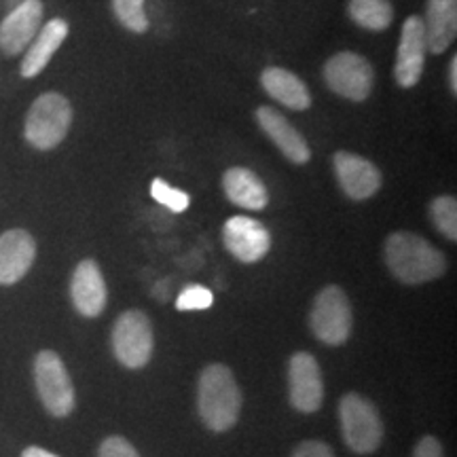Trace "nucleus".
I'll list each match as a JSON object with an SVG mask.
<instances>
[{
	"mask_svg": "<svg viewBox=\"0 0 457 457\" xmlns=\"http://www.w3.org/2000/svg\"><path fill=\"white\" fill-rule=\"evenodd\" d=\"M212 303H214L212 290H208L205 286L191 284L180 293L179 301H176V307H179L180 312H197V310H208V307H212Z\"/></svg>",
	"mask_w": 457,
	"mask_h": 457,
	"instance_id": "393cba45",
	"label": "nucleus"
},
{
	"mask_svg": "<svg viewBox=\"0 0 457 457\" xmlns=\"http://www.w3.org/2000/svg\"><path fill=\"white\" fill-rule=\"evenodd\" d=\"M347 13L364 30L381 32L392 26L394 7L390 0H350Z\"/></svg>",
	"mask_w": 457,
	"mask_h": 457,
	"instance_id": "412c9836",
	"label": "nucleus"
},
{
	"mask_svg": "<svg viewBox=\"0 0 457 457\" xmlns=\"http://www.w3.org/2000/svg\"><path fill=\"white\" fill-rule=\"evenodd\" d=\"M290 404L301 413H316L324 400V381L318 360L307 352H296L288 367Z\"/></svg>",
	"mask_w": 457,
	"mask_h": 457,
	"instance_id": "1a4fd4ad",
	"label": "nucleus"
},
{
	"mask_svg": "<svg viewBox=\"0 0 457 457\" xmlns=\"http://www.w3.org/2000/svg\"><path fill=\"white\" fill-rule=\"evenodd\" d=\"M343 441L356 453H373L384 438V424L373 403L360 394H345L339 403Z\"/></svg>",
	"mask_w": 457,
	"mask_h": 457,
	"instance_id": "20e7f679",
	"label": "nucleus"
},
{
	"mask_svg": "<svg viewBox=\"0 0 457 457\" xmlns=\"http://www.w3.org/2000/svg\"><path fill=\"white\" fill-rule=\"evenodd\" d=\"M449 87L453 94H457V57L451 60V66H449Z\"/></svg>",
	"mask_w": 457,
	"mask_h": 457,
	"instance_id": "c756f323",
	"label": "nucleus"
},
{
	"mask_svg": "<svg viewBox=\"0 0 457 457\" xmlns=\"http://www.w3.org/2000/svg\"><path fill=\"white\" fill-rule=\"evenodd\" d=\"M225 248L242 262H256L265 259L271 248V236L267 227L248 216H231L222 227Z\"/></svg>",
	"mask_w": 457,
	"mask_h": 457,
	"instance_id": "9b49d317",
	"label": "nucleus"
},
{
	"mask_svg": "<svg viewBox=\"0 0 457 457\" xmlns=\"http://www.w3.org/2000/svg\"><path fill=\"white\" fill-rule=\"evenodd\" d=\"M34 381L45 409L54 417H66L74 409V387L71 375L55 352L45 350L34 360Z\"/></svg>",
	"mask_w": 457,
	"mask_h": 457,
	"instance_id": "423d86ee",
	"label": "nucleus"
},
{
	"mask_svg": "<svg viewBox=\"0 0 457 457\" xmlns=\"http://www.w3.org/2000/svg\"><path fill=\"white\" fill-rule=\"evenodd\" d=\"M295 457H335L328 445L320 441H305L295 451Z\"/></svg>",
	"mask_w": 457,
	"mask_h": 457,
	"instance_id": "bb28decb",
	"label": "nucleus"
},
{
	"mask_svg": "<svg viewBox=\"0 0 457 457\" xmlns=\"http://www.w3.org/2000/svg\"><path fill=\"white\" fill-rule=\"evenodd\" d=\"M222 188L228 202H233L239 208L261 212L267 208L270 195L262 180L248 168H228L222 176Z\"/></svg>",
	"mask_w": 457,
	"mask_h": 457,
	"instance_id": "a211bd4d",
	"label": "nucleus"
},
{
	"mask_svg": "<svg viewBox=\"0 0 457 457\" xmlns=\"http://www.w3.org/2000/svg\"><path fill=\"white\" fill-rule=\"evenodd\" d=\"M37 242L24 228H11L0 236V286L20 282L30 271Z\"/></svg>",
	"mask_w": 457,
	"mask_h": 457,
	"instance_id": "2eb2a0df",
	"label": "nucleus"
},
{
	"mask_svg": "<svg viewBox=\"0 0 457 457\" xmlns=\"http://www.w3.org/2000/svg\"><path fill=\"white\" fill-rule=\"evenodd\" d=\"M333 163L343 193L353 202H364V199L373 197L379 191L381 171L369 159L353 155L350 151H339Z\"/></svg>",
	"mask_w": 457,
	"mask_h": 457,
	"instance_id": "ddd939ff",
	"label": "nucleus"
},
{
	"mask_svg": "<svg viewBox=\"0 0 457 457\" xmlns=\"http://www.w3.org/2000/svg\"><path fill=\"white\" fill-rule=\"evenodd\" d=\"M386 262L403 284H424L447 271V259L421 236L409 231L392 233L386 242Z\"/></svg>",
	"mask_w": 457,
	"mask_h": 457,
	"instance_id": "f257e3e1",
	"label": "nucleus"
},
{
	"mask_svg": "<svg viewBox=\"0 0 457 457\" xmlns=\"http://www.w3.org/2000/svg\"><path fill=\"white\" fill-rule=\"evenodd\" d=\"M428 55V43H426V30L424 20L420 15L407 17L403 24V34H400L398 55H396V68H394V77L400 87L409 89L420 83L421 72L426 66Z\"/></svg>",
	"mask_w": 457,
	"mask_h": 457,
	"instance_id": "9d476101",
	"label": "nucleus"
},
{
	"mask_svg": "<svg viewBox=\"0 0 457 457\" xmlns=\"http://www.w3.org/2000/svg\"><path fill=\"white\" fill-rule=\"evenodd\" d=\"M21 457H57V455L41 447H28L24 453H21Z\"/></svg>",
	"mask_w": 457,
	"mask_h": 457,
	"instance_id": "c85d7f7f",
	"label": "nucleus"
},
{
	"mask_svg": "<svg viewBox=\"0 0 457 457\" xmlns=\"http://www.w3.org/2000/svg\"><path fill=\"white\" fill-rule=\"evenodd\" d=\"M98 457H140L134 445L125 441L123 436H108L104 443L100 445Z\"/></svg>",
	"mask_w": 457,
	"mask_h": 457,
	"instance_id": "a878e982",
	"label": "nucleus"
},
{
	"mask_svg": "<svg viewBox=\"0 0 457 457\" xmlns=\"http://www.w3.org/2000/svg\"><path fill=\"white\" fill-rule=\"evenodd\" d=\"M43 21L41 0H21L17 7L0 21V51L4 55L21 54L34 41Z\"/></svg>",
	"mask_w": 457,
	"mask_h": 457,
	"instance_id": "f8f14e48",
	"label": "nucleus"
},
{
	"mask_svg": "<svg viewBox=\"0 0 457 457\" xmlns=\"http://www.w3.org/2000/svg\"><path fill=\"white\" fill-rule=\"evenodd\" d=\"M71 296L77 312L85 318H96L104 312L108 293L98 262L89 259L79 262L72 273Z\"/></svg>",
	"mask_w": 457,
	"mask_h": 457,
	"instance_id": "4468645a",
	"label": "nucleus"
},
{
	"mask_svg": "<svg viewBox=\"0 0 457 457\" xmlns=\"http://www.w3.org/2000/svg\"><path fill=\"white\" fill-rule=\"evenodd\" d=\"M430 214L434 225L445 237H449L451 242L457 239V202L451 195L436 197L430 205Z\"/></svg>",
	"mask_w": 457,
	"mask_h": 457,
	"instance_id": "4be33fe9",
	"label": "nucleus"
},
{
	"mask_svg": "<svg viewBox=\"0 0 457 457\" xmlns=\"http://www.w3.org/2000/svg\"><path fill=\"white\" fill-rule=\"evenodd\" d=\"M68 37V24L64 20H51L43 26V30H38L37 37L28 49V54L21 62V77L32 79L37 74H41L47 68L49 60L54 54L60 49V45L64 43Z\"/></svg>",
	"mask_w": 457,
	"mask_h": 457,
	"instance_id": "aec40b11",
	"label": "nucleus"
},
{
	"mask_svg": "<svg viewBox=\"0 0 457 457\" xmlns=\"http://www.w3.org/2000/svg\"><path fill=\"white\" fill-rule=\"evenodd\" d=\"M72 123V106L62 94L49 91L34 100L26 117L24 136L38 151H51L66 138Z\"/></svg>",
	"mask_w": 457,
	"mask_h": 457,
	"instance_id": "7ed1b4c3",
	"label": "nucleus"
},
{
	"mask_svg": "<svg viewBox=\"0 0 457 457\" xmlns=\"http://www.w3.org/2000/svg\"><path fill=\"white\" fill-rule=\"evenodd\" d=\"M424 30L428 51L445 54L457 37V0H428Z\"/></svg>",
	"mask_w": 457,
	"mask_h": 457,
	"instance_id": "f3484780",
	"label": "nucleus"
},
{
	"mask_svg": "<svg viewBox=\"0 0 457 457\" xmlns=\"http://www.w3.org/2000/svg\"><path fill=\"white\" fill-rule=\"evenodd\" d=\"M313 335L327 345H341L352 335V305L339 286H327L316 296L310 316Z\"/></svg>",
	"mask_w": 457,
	"mask_h": 457,
	"instance_id": "39448f33",
	"label": "nucleus"
},
{
	"mask_svg": "<svg viewBox=\"0 0 457 457\" xmlns=\"http://www.w3.org/2000/svg\"><path fill=\"white\" fill-rule=\"evenodd\" d=\"M153 327L142 312H125L112 328V350L119 362L128 369H142L153 356Z\"/></svg>",
	"mask_w": 457,
	"mask_h": 457,
	"instance_id": "0eeeda50",
	"label": "nucleus"
},
{
	"mask_svg": "<svg viewBox=\"0 0 457 457\" xmlns=\"http://www.w3.org/2000/svg\"><path fill=\"white\" fill-rule=\"evenodd\" d=\"M112 11L117 20L128 30L142 34L148 30V20L145 15V0H112Z\"/></svg>",
	"mask_w": 457,
	"mask_h": 457,
	"instance_id": "5701e85b",
	"label": "nucleus"
},
{
	"mask_svg": "<svg viewBox=\"0 0 457 457\" xmlns=\"http://www.w3.org/2000/svg\"><path fill=\"white\" fill-rule=\"evenodd\" d=\"M151 195H153V199H155V202L165 205V208L171 210V212H176V214L185 212V210L188 208V204H191V197H188L185 191L170 187L168 182L162 180V179L153 180Z\"/></svg>",
	"mask_w": 457,
	"mask_h": 457,
	"instance_id": "b1692460",
	"label": "nucleus"
},
{
	"mask_svg": "<svg viewBox=\"0 0 457 457\" xmlns=\"http://www.w3.org/2000/svg\"><path fill=\"white\" fill-rule=\"evenodd\" d=\"M324 81L343 98L362 102L373 91L375 71L362 55L353 54V51H341L324 64Z\"/></svg>",
	"mask_w": 457,
	"mask_h": 457,
	"instance_id": "6e6552de",
	"label": "nucleus"
},
{
	"mask_svg": "<svg viewBox=\"0 0 457 457\" xmlns=\"http://www.w3.org/2000/svg\"><path fill=\"white\" fill-rule=\"evenodd\" d=\"M197 409L204 424L214 432H227L237 424L242 411V392L227 367L210 364L199 377Z\"/></svg>",
	"mask_w": 457,
	"mask_h": 457,
	"instance_id": "f03ea898",
	"label": "nucleus"
},
{
	"mask_svg": "<svg viewBox=\"0 0 457 457\" xmlns=\"http://www.w3.org/2000/svg\"><path fill=\"white\" fill-rule=\"evenodd\" d=\"M261 83L267 94L279 104L293 108V111H307L312 106V96L307 85L286 68L271 66L261 74Z\"/></svg>",
	"mask_w": 457,
	"mask_h": 457,
	"instance_id": "6ab92c4d",
	"label": "nucleus"
},
{
	"mask_svg": "<svg viewBox=\"0 0 457 457\" xmlns=\"http://www.w3.org/2000/svg\"><path fill=\"white\" fill-rule=\"evenodd\" d=\"M256 121H259L261 129L270 136L273 145L284 153V157L293 163H307L312 157L310 145L303 136L290 125L284 114H279L276 108L261 106L256 111Z\"/></svg>",
	"mask_w": 457,
	"mask_h": 457,
	"instance_id": "dca6fc26",
	"label": "nucleus"
},
{
	"mask_svg": "<svg viewBox=\"0 0 457 457\" xmlns=\"http://www.w3.org/2000/svg\"><path fill=\"white\" fill-rule=\"evenodd\" d=\"M413 457H445L441 443L434 436H424L415 447Z\"/></svg>",
	"mask_w": 457,
	"mask_h": 457,
	"instance_id": "cd10ccee",
	"label": "nucleus"
}]
</instances>
